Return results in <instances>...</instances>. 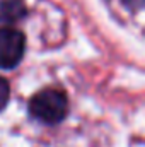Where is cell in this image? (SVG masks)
<instances>
[{
  "mask_svg": "<svg viewBox=\"0 0 145 147\" xmlns=\"http://www.w3.org/2000/svg\"><path fill=\"white\" fill-rule=\"evenodd\" d=\"M29 113L44 125H56L68 115V99L60 89H43L29 99Z\"/></svg>",
  "mask_w": 145,
  "mask_h": 147,
  "instance_id": "6da1fadb",
  "label": "cell"
},
{
  "mask_svg": "<svg viewBox=\"0 0 145 147\" xmlns=\"http://www.w3.org/2000/svg\"><path fill=\"white\" fill-rule=\"evenodd\" d=\"M9 99H10V87H9V82H7L3 77H0V111L7 106Z\"/></svg>",
  "mask_w": 145,
  "mask_h": 147,
  "instance_id": "277c9868",
  "label": "cell"
},
{
  "mask_svg": "<svg viewBox=\"0 0 145 147\" xmlns=\"http://www.w3.org/2000/svg\"><path fill=\"white\" fill-rule=\"evenodd\" d=\"M121 2H123L125 7H128V9H132V10L140 9V7L145 5V0H121Z\"/></svg>",
  "mask_w": 145,
  "mask_h": 147,
  "instance_id": "5b68a950",
  "label": "cell"
},
{
  "mask_svg": "<svg viewBox=\"0 0 145 147\" xmlns=\"http://www.w3.org/2000/svg\"><path fill=\"white\" fill-rule=\"evenodd\" d=\"M26 5L21 0H3L0 2V22L14 24L26 16Z\"/></svg>",
  "mask_w": 145,
  "mask_h": 147,
  "instance_id": "3957f363",
  "label": "cell"
},
{
  "mask_svg": "<svg viewBox=\"0 0 145 147\" xmlns=\"http://www.w3.org/2000/svg\"><path fill=\"white\" fill-rule=\"evenodd\" d=\"M26 51V38L15 28H0V69L19 65Z\"/></svg>",
  "mask_w": 145,
  "mask_h": 147,
  "instance_id": "7a4b0ae2",
  "label": "cell"
}]
</instances>
